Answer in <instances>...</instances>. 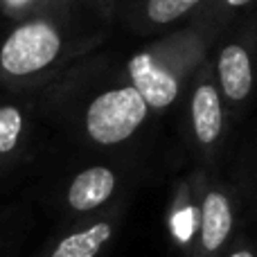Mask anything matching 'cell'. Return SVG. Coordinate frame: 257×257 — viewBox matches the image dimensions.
I'll list each match as a JSON object with an SVG mask.
<instances>
[{"label":"cell","mask_w":257,"mask_h":257,"mask_svg":"<svg viewBox=\"0 0 257 257\" xmlns=\"http://www.w3.org/2000/svg\"><path fill=\"white\" fill-rule=\"evenodd\" d=\"M147 115V104L133 86L99 95L86 113L88 136L99 145H117L126 140Z\"/></svg>","instance_id":"obj_1"},{"label":"cell","mask_w":257,"mask_h":257,"mask_svg":"<svg viewBox=\"0 0 257 257\" xmlns=\"http://www.w3.org/2000/svg\"><path fill=\"white\" fill-rule=\"evenodd\" d=\"M61 50L57 30L48 23H27L9 34L0 50V63L12 75H30L50 66Z\"/></svg>","instance_id":"obj_2"},{"label":"cell","mask_w":257,"mask_h":257,"mask_svg":"<svg viewBox=\"0 0 257 257\" xmlns=\"http://www.w3.org/2000/svg\"><path fill=\"white\" fill-rule=\"evenodd\" d=\"M128 72L133 79V88L142 97L147 106L165 108L178 95V84L172 72L160 68L149 54H138L128 61Z\"/></svg>","instance_id":"obj_3"},{"label":"cell","mask_w":257,"mask_h":257,"mask_svg":"<svg viewBox=\"0 0 257 257\" xmlns=\"http://www.w3.org/2000/svg\"><path fill=\"white\" fill-rule=\"evenodd\" d=\"M232 230V210L223 194L210 192L203 199L201 208V226H199V241L205 257L217 255L226 246L228 235Z\"/></svg>","instance_id":"obj_4"},{"label":"cell","mask_w":257,"mask_h":257,"mask_svg":"<svg viewBox=\"0 0 257 257\" xmlns=\"http://www.w3.org/2000/svg\"><path fill=\"white\" fill-rule=\"evenodd\" d=\"M115 190V174L108 167H90L77 174L68 190V203L77 212H90L111 199Z\"/></svg>","instance_id":"obj_5"},{"label":"cell","mask_w":257,"mask_h":257,"mask_svg":"<svg viewBox=\"0 0 257 257\" xmlns=\"http://www.w3.org/2000/svg\"><path fill=\"white\" fill-rule=\"evenodd\" d=\"M219 79L232 102H241L248 97L253 86L250 59L241 45H226L219 54Z\"/></svg>","instance_id":"obj_6"},{"label":"cell","mask_w":257,"mask_h":257,"mask_svg":"<svg viewBox=\"0 0 257 257\" xmlns=\"http://www.w3.org/2000/svg\"><path fill=\"white\" fill-rule=\"evenodd\" d=\"M192 117H194V131L203 145H210L219 138L223 124L221 102H219L217 90L210 84L199 86L192 99Z\"/></svg>","instance_id":"obj_7"},{"label":"cell","mask_w":257,"mask_h":257,"mask_svg":"<svg viewBox=\"0 0 257 257\" xmlns=\"http://www.w3.org/2000/svg\"><path fill=\"white\" fill-rule=\"evenodd\" d=\"M111 237H113V226L108 221L93 223L90 228L66 235L54 246L50 257H99L102 248L111 241Z\"/></svg>","instance_id":"obj_8"},{"label":"cell","mask_w":257,"mask_h":257,"mask_svg":"<svg viewBox=\"0 0 257 257\" xmlns=\"http://www.w3.org/2000/svg\"><path fill=\"white\" fill-rule=\"evenodd\" d=\"M23 128V117L18 108L3 106L0 108V154H9L16 147Z\"/></svg>","instance_id":"obj_9"},{"label":"cell","mask_w":257,"mask_h":257,"mask_svg":"<svg viewBox=\"0 0 257 257\" xmlns=\"http://www.w3.org/2000/svg\"><path fill=\"white\" fill-rule=\"evenodd\" d=\"M199 0H149L147 14L154 23H172L187 14Z\"/></svg>","instance_id":"obj_10"},{"label":"cell","mask_w":257,"mask_h":257,"mask_svg":"<svg viewBox=\"0 0 257 257\" xmlns=\"http://www.w3.org/2000/svg\"><path fill=\"white\" fill-rule=\"evenodd\" d=\"M226 257H255L253 253H250L248 248H235L232 253H228Z\"/></svg>","instance_id":"obj_11"},{"label":"cell","mask_w":257,"mask_h":257,"mask_svg":"<svg viewBox=\"0 0 257 257\" xmlns=\"http://www.w3.org/2000/svg\"><path fill=\"white\" fill-rule=\"evenodd\" d=\"M228 5H232V7H241V5H246V3H250V0H226Z\"/></svg>","instance_id":"obj_12"},{"label":"cell","mask_w":257,"mask_h":257,"mask_svg":"<svg viewBox=\"0 0 257 257\" xmlns=\"http://www.w3.org/2000/svg\"><path fill=\"white\" fill-rule=\"evenodd\" d=\"M9 3H12V5H18V3H23V0H9Z\"/></svg>","instance_id":"obj_13"}]
</instances>
